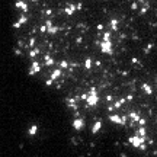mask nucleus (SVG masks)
Wrapping results in <instances>:
<instances>
[{"label":"nucleus","instance_id":"1","mask_svg":"<svg viewBox=\"0 0 157 157\" xmlns=\"http://www.w3.org/2000/svg\"><path fill=\"white\" fill-rule=\"evenodd\" d=\"M128 141H129V144L134 146V147H141L143 143H144V137H140V135H131V137L128 138Z\"/></svg>","mask_w":157,"mask_h":157},{"label":"nucleus","instance_id":"2","mask_svg":"<svg viewBox=\"0 0 157 157\" xmlns=\"http://www.w3.org/2000/svg\"><path fill=\"white\" fill-rule=\"evenodd\" d=\"M86 97H87L86 100H87V105H89V106H94V105L99 102V97L96 96V90H94V89H92V90H90V93L87 94Z\"/></svg>","mask_w":157,"mask_h":157},{"label":"nucleus","instance_id":"3","mask_svg":"<svg viewBox=\"0 0 157 157\" xmlns=\"http://www.w3.org/2000/svg\"><path fill=\"white\" fill-rule=\"evenodd\" d=\"M109 119H111L114 124H124V122L126 121L125 116H118V115H111Z\"/></svg>","mask_w":157,"mask_h":157},{"label":"nucleus","instance_id":"4","mask_svg":"<svg viewBox=\"0 0 157 157\" xmlns=\"http://www.w3.org/2000/svg\"><path fill=\"white\" fill-rule=\"evenodd\" d=\"M73 126H74L76 129H82V128L84 126V122H83V119H76V121L73 122Z\"/></svg>","mask_w":157,"mask_h":157},{"label":"nucleus","instance_id":"5","mask_svg":"<svg viewBox=\"0 0 157 157\" xmlns=\"http://www.w3.org/2000/svg\"><path fill=\"white\" fill-rule=\"evenodd\" d=\"M102 50H103V52H109V51L112 50V47H111L109 42H105V44L102 45Z\"/></svg>","mask_w":157,"mask_h":157},{"label":"nucleus","instance_id":"6","mask_svg":"<svg viewBox=\"0 0 157 157\" xmlns=\"http://www.w3.org/2000/svg\"><path fill=\"white\" fill-rule=\"evenodd\" d=\"M129 118H131L132 121H135V122H140V116H138L137 114H134V112H131V114H129Z\"/></svg>","mask_w":157,"mask_h":157},{"label":"nucleus","instance_id":"7","mask_svg":"<svg viewBox=\"0 0 157 157\" xmlns=\"http://www.w3.org/2000/svg\"><path fill=\"white\" fill-rule=\"evenodd\" d=\"M137 134H138L140 137H146V129H144V128H140V129L137 131Z\"/></svg>","mask_w":157,"mask_h":157},{"label":"nucleus","instance_id":"8","mask_svg":"<svg viewBox=\"0 0 157 157\" xmlns=\"http://www.w3.org/2000/svg\"><path fill=\"white\" fill-rule=\"evenodd\" d=\"M144 92H147V94H151L153 90H151V87H150L148 84H144Z\"/></svg>","mask_w":157,"mask_h":157},{"label":"nucleus","instance_id":"9","mask_svg":"<svg viewBox=\"0 0 157 157\" xmlns=\"http://www.w3.org/2000/svg\"><path fill=\"white\" fill-rule=\"evenodd\" d=\"M60 74H61V71H60V70H55V71L52 73V76H51V79H57V77H58Z\"/></svg>","mask_w":157,"mask_h":157},{"label":"nucleus","instance_id":"10","mask_svg":"<svg viewBox=\"0 0 157 157\" xmlns=\"http://www.w3.org/2000/svg\"><path fill=\"white\" fill-rule=\"evenodd\" d=\"M100 126H102V124H100V122H96V124H94V126H93V132H96L97 129H100Z\"/></svg>","mask_w":157,"mask_h":157},{"label":"nucleus","instance_id":"11","mask_svg":"<svg viewBox=\"0 0 157 157\" xmlns=\"http://www.w3.org/2000/svg\"><path fill=\"white\" fill-rule=\"evenodd\" d=\"M90 65H92V61H90V60H87V61H86V67H87V68H90Z\"/></svg>","mask_w":157,"mask_h":157}]
</instances>
